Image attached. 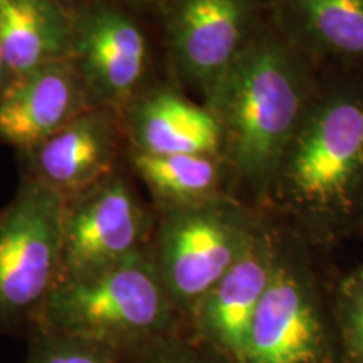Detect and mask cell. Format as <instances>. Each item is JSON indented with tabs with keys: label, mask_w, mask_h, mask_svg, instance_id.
Masks as SVG:
<instances>
[{
	"label": "cell",
	"mask_w": 363,
	"mask_h": 363,
	"mask_svg": "<svg viewBox=\"0 0 363 363\" xmlns=\"http://www.w3.org/2000/svg\"><path fill=\"white\" fill-rule=\"evenodd\" d=\"M323 74L271 19L203 94L222 133L230 192L266 211L276 174L320 91Z\"/></svg>",
	"instance_id": "1"
},
{
	"label": "cell",
	"mask_w": 363,
	"mask_h": 363,
	"mask_svg": "<svg viewBox=\"0 0 363 363\" xmlns=\"http://www.w3.org/2000/svg\"><path fill=\"white\" fill-rule=\"evenodd\" d=\"M363 194V72L323 74L272 184L267 214L328 251L355 238Z\"/></svg>",
	"instance_id": "2"
},
{
	"label": "cell",
	"mask_w": 363,
	"mask_h": 363,
	"mask_svg": "<svg viewBox=\"0 0 363 363\" xmlns=\"http://www.w3.org/2000/svg\"><path fill=\"white\" fill-rule=\"evenodd\" d=\"M323 252L279 222L274 272L252 320L242 363H347L335 278L325 269Z\"/></svg>",
	"instance_id": "3"
},
{
	"label": "cell",
	"mask_w": 363,
	"mask_h": 363,
	"mask_svg": "<svg viewBox=\"0 0 363 363\" xmlns=\"http://www.w3.org/2000/svg\"><path fill=\"white\" fill-rule=\"evenodd\" d=\"M34 330L83 338L115 352L160 335L189 331L150 249L84 278L59 281Z\"/></svg>",
	"instance_id": "4"
},
{
	"label": "cell",
	"mask_w": 363,
	"mask_h": 363,
	"mask_svg": "<svg viewBox=\"0 0 363 363\" xmlns=\"http://www.w3.org/2000/svg\"><path fill=\"white\" fill-rule=\"evenodd\" d=\"M266 217L230 194L160 208L150 251L189 331L197 306L247 252Z\"/></svg>",
	"instance_id": "5"
},
{
	"label": "cell",
	"mask_w": 363,
	"mask_h": 363,
	"mask_svg": "<svg viewBox=\"0 0 363 363\" xmlns=\"http://www.w3.org/2000/svg\"><path fill=\"white\" fill-rule=\"evenodd\" d=\"M65 199L29 179L0 211V335L29 338L61 276Z\"/></svg>",
	"instance_id": "6"
},
{
	"label": "cell",
	"mask_w": 363,
	"mask_h": 363,
	"mask_svg": "<svg viewBox=\"0 0 363 363\" xmlns=\"http://www.w3.org/2000/svg\"><path fill=\"white\" fill-rule=\"evenodd\" d=\"M157 217L123 177L111 174L65 202L59 281L84 278L152 246Z\"/></svg>",
	"instance_id": "7"
},
{
	"label": "cell",
	"mask_w": 363,
	"mask_h": 363,
	"mask_svg": "<svg viewBox=\"0 0 363 363\" xmlns=\"http://www.w3.org/2000/svg\"><path fill=\"white\" fill-rule=\"evenodd\" d=\"M160 12L172 61L202 96L251 48L269 19L267 0H165Z\"/></svg>",
	"instance_id": "8"
},
{
	"label": "cell",
	"mask_w": 363,
	"mask_h": 363,
	"mask_svg": "<svg viewBox=\"0 0 363 363\" xmlns=\"http://www.w3.org/2000/svg\"><path fill=\"white\" fill-rule=\"evenodd\" d=\"M72 52L89 108L126 106L147 76L145 30L116 4L93 0L72 11Z\"/></svg>",
	"instance_id": "9"
},
{
	"label": "cell",
	"mask_w": 363,
	"mask_h": 363,
	"mask_svg": "<svg viewBox=\"0 0 363 363\" xmlns=\"http://www.w3.org/2000/svg\"><path fill=\"white\" fill-rule=\"evenodd\" d=\"M279 222L267 214L247 252L202 299L190 335L230 363H242L249 331L274 272Z\"/></svg>",
	"instance_id": "10"
},
{
	"label": "cell",
	"mask_w": 363,
	"mask_h": 363,
	"mask_svg": "<svg viewBox=\"0 0 363 363\" xmlns=\"http://www.w3.org/2000/svg\"><path fill=\"white\" fill-rule=\"evenodd\" d=\"M115 108H88L26 155L34 180L65 201L86 192L113 174L120 147Z\"/></svg>",
	"instance_id": "11"
},
{
	"label": "cell",
	"mask_w": 363,
	"mask_h": 363,
	"mask_svg": "<svg viewBox=\"0 0 363 363\" xmlns=\"http://www.w3.org/2000/svg\"><path fill=\"white\" fill-rule=\"evenodd\" d=\"M89 104L71 59L13 78L0 98V143L29 152Z\"/></svg>",
	"instance_id": "12"
},
{
	"label": "cell",
	"mask_w": 363,
	"mask_h": 363,
	"mask_svg": "<svg viewBox=\"0 0 363 363\" xmlns=\"http://www.w3.org/2000/svg\"><path fill=\"white\" fill-rule=\"evenodd\" d=\"M276 29L321 74L363 72V0H267Z\"/></svg>",
	"instance_id": "13"
},
{
	"label": "cell",
	"mask_w": 363,
	"mask_h": 363,
	"mask_svg": "<svg viewBox=\"0 0 363 363\" xmlns=\"http://www.w3.org/2000/svg\"><path fill=\"white\" fill-rule=\"evenodd\" d=\"M125 130L133 152L147 155H220L222 133L206 104L155 88L126 104Z\"/></svg>",
	"instance_id": "14"
},
{
	"label": "cell",
	"mask_w": 363,
	"mask_h": 363,
	"mask_svg": "<svg viewBox=\"0 0 363 363\" xmlns=\"http://www.w3.org/2000/svg\"><path fill=\"white\" fill-rule=\"evenodd\" d=\"M72 11L52 0H0V43L12 79L71 59Z\"/></svg>",
	"instance_id": "15"
},
{
	"label": "cell",
	"mask_w": 363,
	"mask_h": 363,
	"mask_svg": "<svg viewBox=\"0 0 363 363\" xmlns=\"http://www.w3.org/2000/svg\"><path fill=\"white\" fill-rule=\"evenodd\" d=\"M136 174L142 177L158 207L187 206L230 194V177L220 155H147L131 152Z\"/></svg>",
	"instance_id": "16"
},
{
	"label": "cell",
	"mask_w": 363,
	"mask_h": 363,
	"mask_svg": "<svg viewBox=\"0 0 363 363\" xmlns=\"http://www.w3.org/2000/svg\"><path fill=\"white\" fill-rule=\"evenodd\" d=\"M116 363H230L189 331L153 337L116 352Z\"/></svg>",
	"instance_id": "17"
},
{
	"label": "cell",
	"mask_w": 363,
	"mask_h": 363,
	"mask_svg": "<svg viewBox=\"0 0 363 363\" xmlns=\"http://www.w3.org/2000/svg\"><path fill=\"white\" fill-rule=\"evenodd\" d=\"M333 298L347 363H363V262L335 278Z\"/></svg>",
	"instance_id": "18"
},
{
	"label": "cell",
	"mask_w": 363,
	"mask_h": 363,
	"mask_svg": "<svg viewBox=\"0 0 363 363\" xmlns=\"http://www.w3.org/2000/svg\"><path fill=\"white\" fill-rule=\"evenodd\" d=\"M26 363H116V352L88 340L48 330L27 338Z\"/></svg>",
	"instance_id": "19"
},
{
	"label": "cell",
	"mask_w": 363,
	"mask_h": 363,
	"mask_svg": "<svg viewBox=\"0 0 363 363\" xmlns=\"http://www.w3.org/2000/svg\"><path fill=\"white\" fill-rule=\"evenodd\" d=\"M11 81H12V74L11 71H9L6 56H4L2 43H0V98H2V94L6 93V89L9 88V84H11Z\"/></svg>",
	"instance_id": "20"
},
{
	"label": "cell",
	"mask_w": 363,
	"mask_h": 363,
	"mask_svg": "<svg viewBox=\"0 0 363 363\" xmlns=\"http://www.w3.org/2000/svg\"><path fill=\"white\" fill-rule=\"evenodd\" d=\"M115 2H120L126 7L133 9H158V11H162L165 0H115Z\"/></svg>",
	"instance_id": "21"
},
{
	"label": "cell",
	"mask_w": 363,
	"mask_h": 363,
	"mask_svg": "<svg viewBox=\"0 0 363 363\" xmlns=\"http://www.w3.org/2000/svg\"><path fill=\"white\" fill-rule=\"evenodd\" d=\"M355 238L363 240V194H362V201H360V208H358L357 227H355Z\"/></svg>",
	"instance_id": "22"
},
{
	"label": "cell",
	"mask_w": 363,
	"mask_h": 363,
	"mask_svg": "<svg viewBox=\"0 0 363 363\" xmlns=\"http://www.w3.org/2000/svg\"><path fill=\"white\" fill-rule=\"evenodd\" d=\"M52 2H57V4H61L62 7H66V9H69V11H74V4H78L79 0H52Z\"/></svg>",
	"instance_id": "23"
}]
</instances>
